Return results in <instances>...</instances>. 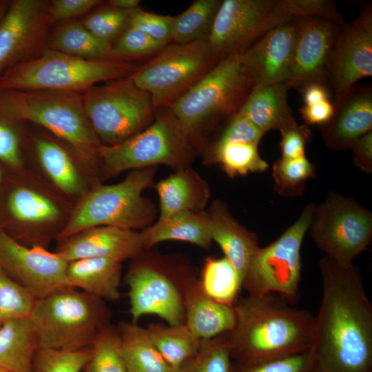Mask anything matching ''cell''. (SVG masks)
<instances>
[{"instance_id": "1", "label": "cell", "mask_w": 372, "mask_h": 372, "mask_svg": "<svg viewBox=\"0 0 372 372\" xmlns=\"http://www.w3.org/2000/svg\"><path fill=\"white\" fill-rule=\"evenodd\" d=\"M309 372H372V306L359 269L324 256Z\"/></svg>"}, {"instance_id": "2", "label": "cell", "mask_w": 372, "mask_h": 372, "mask_svg": "<svg viewBox=\"0 0 372 372\" xmlns=\"http://www.w3.org/2000/svg\"><path fill=\"white\" fill-rule=\"evenodd\" d=\"M236 323L227 333L233 362L254 364L308 351L315 316L275 293L248 295L234 304Z\"/></svg>"}, {"instance_id": "3", "label": "cell", "mask_w": 372, "mask_h": 372, "mask_svg": "<svg viewBox=\"0 0 372 372\" xmlns=\"http://www.w3.org/2000/svg\"><path fill=\"white\" fill-rule=\"evenodd\" d=\"M18 120L40 125L66 141L92 176L101 170L98 154L101 143L79 92L0 89V121Z\"/></svg>"}, {"instance_id": "4", "label": "cell", "mask_w": 372, "mask_h": 372, "mask_svg": "<svg viewBox=\"0 0 372 372\" xmlns=\"http://www.w3.org/2000/svg\"><path fill=\"white\" fill-rule=\"evenodd\" d=\"M155 174L156 167L137 169L118 183L96 185L81 197L58 239L98 226L136 230L152 225L156 209L143 192L154 185Z\"/></svg>"}, {"instance_id": "5", "label": "cell", "mask_w": 372, "mask_h": 372, "mask_svg": "<svg viewBox=\"0 0 372 372\" xmlns=\"http://www.w3.org/2000/svg\"><path fill=\"white\" fill-rule=\"evenodd\" d=\"M30 318L39 348L76 351L110 325L111 311L103 300L67 287L36 299Z\"/></svg>"}, {"instance_id": "6", "label": "cell", "mask_w": 372, "mask_h": 372, "mask_svg": "<svg viewBox=\"0 0 372 372\" xmlns=\"http://www.w3.org/2000/svg\"><path fill=\"white\" fill-rule=\"evenodd\" d=\"M138 67L125 60H93L47 49L6 69L0 89L85 91L96 83L130 76Z\"/></svg>"}, {"instance_id": "7", "label": "cell", "mask_w": 372, "mask_h": 372, "mask_svg": "<svg viewBox=\"0 0 372 372\" xmlns=\"http://www.w3.org/2000/svg\"><path fill=\"white\" fill-rule=\"evenodd\" d=\"M102 174L115 176L126 170L163 164L176 169L189 166L194 144L168 107L157 108L145 129L114 145L98 149Z\"/></svg>"}, {"instance_id": "8", "label": "cell", "mask_w": 372, "mask_h": 372, "mask_svg": "<svg viewBox=\"0 0 372 372\" xmlns=\"http://www.w3.org/2000/svg\"><path fill=\"white\" fill-rule=\"evenodd\" d=\"M242 52L219 61L168 107L194 145L203 125L237 112L255 86L243 64Z\"/></svg>"}, {"instance_id": "9", "label": "cell", "mask_w": 372, "mask_h": 372, "mask_svg": "<svg viewBox=\"0 0 372 372\" xmlns=\"http://www.w3.org/2000/svg\"><path fill=\"white\" fill-rule=\"evenodd\" d=\"M309 14L308 0H224L207 40L219 61L245 51L280 23Z\"/></svg>"}, {"instance_id": "10", "label": "cell", "mask_w": 372, "mask_h": 372, "mask_svg": "<svg viewBox=\"0 0 372 372\" xmlns=\"http://www.w3.org/2000/svg\"><path fill=\"white\" fill-rule=\"evenodd\" d=\"M83 103L97 136L108 145L147 127L156 111L149 94L136 86L130 76L92 86L84 91Z\"/></svg>"}, {"instance_id": "11", "label": "cell", "mask_w": 372, "mask_h": 372, "mask_svg": "<svg viewBox=\"0 0 372 372\" xmlns=\"http://www.w3.org/2000/svg\"><path fill=\"white\" fill-rule=\"evenodd\" d=\"M207 39L167 44L130 77L149 94L156 109L169 107L218 63Z\"/></svg>"}, {"instance_id": "12", "label": "cell", "mask_w": 372, "mask_h": 372, "mask_svg": "<svg viewBox=\"0 0 372 372\" xmlns=\"http://www.w3.org/2000/svg\"><path fill=\"white\" fill-rule=\"evenodd\" d=\"M316 205L307 204L296 221L276 240L259 247L242 279V288L254 296L278 293L292 303L299 296L300 249Z\"/></svg>"}, {"instance_id": "13", "label": "cell", "mask_w": 372, "mask_h": 372, "mask_svg": "<svg viewBox=\"0 0 372 372\" xmlns=\"http://www.w3.org/2000/svg\"><path fill=\"white\" fill-rule=\"evenodd\" d=\"M309 228L326 256L347 267L371 242L372 214L353 199L331 193L316 207Z\"/></svg>"}, {"instance_id": "14", "label": "cell", "mask_w": 372, "mask_h": 372, "mask_svg": "<svg viewBox=\"0 0 372 372\" xmlns=\"http://www.w3.org/2000/svg\"><path fill=\"white\" fill-rule=\"evenodd\" d=\"M134 260L126 275L133 322L143 316L155 315L169 325L185 324L181 282L186 272L143 251Z\"/></svg>"}, {"instance_id": "15", "label": "cell", "mask_w": 372, "mask_h": 372, "mask_svg": "<svg viewBox=\"0 0 372 372\" xmlns=\"http://www.w3.org/2000/svg\"><path fill=\"white\" fill-rule=\"evenodd\" d=\"M68 262L43 247H27L0 230V268L36 299L68 287Z\"/></svg>"}, {"instance_id": "16", "label": "cell", "mask_w": 372, "mask_h": 372, "mask_svg": "<svg viewBox=\"0 0 372 372\" xmlns=\"http://www.w3.org/2000/svg\"><path fill=\"white\" fill-rule=\"evenodd\" d=\"M372 76V7L366 5L338 32L329 63L326 83L335 96L359 80Z\"/></svg>"}, {"instance_id": "17", "label": "cell", "mask_w": 372, "mask_h": 372, "mask_svg": "<svg viewBox=\"0 0 372 372\" xmlns=\"http://www.w3.org/2000/svg\"><path fill=\"white\" fill-rule=\"evenodd\" d=\"M342 25L322 17L296 18L292 61L285 83L289 88L298 89L311 82L326 83L333 45Z\"/></svg>"}, {"instance_id": "18", "label": "cell", "mask_w": 372, "mask_h": 372, "mask_svg": "<svg viewBox=\"0 0 372 372\" xmlns=\"http://www.w3.org/2000/svg\"><path fill=\"white\" fill-rule=\"evenodd\" d=\"M48 1L15 0L0 21V71L28 60L44 41L50 21Z\"/></svg>"}, {"instance_id": "19", "label": "cell", "mask_w": 372, "mask_h": 372, "mask_svg": "<svg viewBox=\"0 0 372 372\" xmlns=\"http://www.w3.org/2000/svg\"><path fill=\"white\" fill-rule=\"evenodd\" d=\"M296 25V18L289 19L269 30L242 52L243 64L255 85L287 81Z\"/></svg>"}, {"instance_id": "20", "label": "cell", "mask_w": 372, "mask_h": 372, "mask_svg": "<svg viewBox=\"0 0 372 372\" xmlns=\"http://www.w3.org/2000/svg\"><path fill=\"white\" fill-rule=\"evenodd\" d=\"M140 233L115 226H98L61 240L57 252L68 262L90 258L123 262L143 251Z\"/></svg>"}, {"instance_id": "21", "label": "cell", "mask_w": 372, "mask_h": 372, "mask_svg": "<svg viewBox=\"0 0 372 372\" xmlns=\"http://www.w3.org/2000/svg\"><path fill=\"white\" fill-rule=\"evenodd\" d=\"M333 114L320 126L323 140L329 148L345 149L362 136L372 131L371 85H353L335 96Z\"/></svg>"}, {"instance_id": "22", "label": "cell", "mask_w": 372, "mask_h": 372, "mask_svg": "<svg viewBox=\"0 0 372 372\" xmlns=\"http://www.w3.org/2000/svg\"><path fill=\"white\" fill-rule=\"evenodd\" d=\"M185 324L199 339L230 331L236 323L234 305L220 303L203 290L199 279L185 273L181 282Z\"/></svg>"}, {"instance_id": "23", "label": "cell", "mask_w": 372, "mask_h": 372, "mask_svg": "<svg viewBox=\"0 0 372 372\" xmlns=\"http://www.w3.org/2000/svg\"><path fill=\"white\" fill-rule=\"evenodd\" d=\"M206 213L212 241L219 245L242 281L253 256L260 247L258 237L232 216L223 202L213 201Z\"/></svg>"}, {"instance_id": "24", "label": "cell", "mask_w": 372, "mask_h": 372, "mask_svg": "<svg viewBox=\"0 0 372 372\" xmlns=\"http://www.w3.org/2000/svg\"><path fill=\"white\" fill-rule=\"evenodd\" d=\"M156 189L160 205L158 218L186 211H201L210 196L207 182L189 166L176 169L160 180Z\"/></svg>"}, {"instance_id": "25", "label": "cell", "mask_w": 372, "mask_h": 372, "mask_svg": "<svg viewBox=\"0 0 372 372\" xmlns=\"http://www.w3.org/2000/svg\"><path fill=\"white\" fill-rule=\"evenodd\" d=\"M122 262L103 258H90L69 262L67 285L104 301L120 298Z\"/></svg>"}, {"instance_id": "26", "label": "cell", "mask_w": 372, "mask_h": 372, "mask_svg": "<svg viewBox=\"0 0 372 372\" xmlns=\"http://www.w3.org/2000/svg\"><path fill=\"white\" fill-rule=\"evenodd\" d=\"M143 249L168 240L183 241L208 249L212 240L206 211H182L158 218L140 233Z\"/></svg>"}, {"instance_id": "27", "label": "cell", "mask_w": 372, "mask_h": 372, "mask_svg": "<svg viewBox=\"0 0 372 372\" xmlns=\"http://www.w3.org/2000/svg\"><path fill=\"white\" fill-rule=\"evenodd\" d=\"M289 87L284 83L255 85L238 110L264 134L279 130L294 119L287 101Z\"/></svg>"}, {"instance_id": "28", "label": "cell", "mask_w": 372, "mask_h": 372, "mask_svg": "<svg viewBox=\"0 0 372 372\" xmlns=\"http://www.w3.org/2000/svg\"><path fill=\"white\" fill-rule=\"evenodd\" d=\"M39 349L37 333L30 316L10 320L0 327V370L32 372Z\"/></svg>"}, {"instance_id": "29", "label": "cell", "mask_w": 372, "mask_h": 372, "mask_svg": "<svg viewBox=\"0 0 372 372\" xmlns=\"http://www.w3.org/2000/svg\"><path fill=\"white\" fill-rule=\"evenodd\" d=\"M128 372H174L162 357L146 328L121 322L118 327Z\"/></svg>"}, {"instance_id": "30", "label": "cell", "mask_w": 372, "mask_h": 372, "mask_svg": "<svg viewBox=\"0 0 372 372\" xmlns=\"http://www.w3.org/2000/svg\"><path fill=\"white\" fill-rule=\"evenodd\" d=\"M49 49L86 59H118L112 43L101 39L83 24L72 22L57 27L48 39Z\"/></svg>"}, {"instance_id": "31", "label": "cell", "mask_w": 372, "mask_h": 372, "mask_svg": "<svg viewBox=\"0 0 372 372\" xmlns=\"http://www.w3.org/2000/svg\"><path fill=\"white\" fill-rule=\"evenodd\" d=\"M38 159L45 173L63 192L83 196L85 183L68 153L59 144L48 139L36 143Z\"/></svg>"}, {"instance_id": "32", "label": "cell", "mask_w": 372, "mask_h": 372, "mask_svg": "<svg viewBox=\"0 0 372 372\" xmlns=\"http://www.w3.org/2000/svg\"><path fill=\"white\" fill-rule=\"evenodd\" d=\"M146 329L155 347L174 372L198 351L202 341L185 324L169 325L152 322Z\"/></svg>"}, {"instance_id": "33", "label": "cell", "mask_w": 372, "mask_h": 372, "mask_svg": "<svg viewBox=\"0 0 372 372\" xmlns=\"http://www.w3.org/2000/svg\"><path fill=\"white\" fill-rule=\"evenodd\" d=\"M204 291L214 300L234 305L242 289V281L230 261L223 258L207 257L200 279Z\"/></svg>"}, {"instance_id": "34", "label": "cell", "mask_w": 372, "mask_h": 372, "mask_svg": "<svg viewBox=\"0 0 372 372\" xmlns=\"http://www.w3.org/2000/svg\"><path fill=\"white\" fill-rule=\"evenodd\" d=\"M258 145L217 141L211 149L209 159L219 164L229 177L263 172L269 165L260 156Z\"/></svg>"}, {"instance_id": "35", "label": "cell", "mask_w": 372, "mask_h": 372, "mask_svg": "<svg viewBox=\"0 0 372 372\" xmlns=\"http://www.w3.org/2000/svg\"><path fill=\"white\" fill-rule=\"evenodd\" d=\"M222 0H196L174 17L171 41L187 43L207 39Z\"/></svg>"}, {"instance_id": "36", "label": "cell", "mask_w": 372, "mask_h": 372, "mask_svg": "<svg viewBox=\"0 0 372 372\" xmlns=\"http://www.w3.org/2000/svg\"><path fill=\"white\" fill-rule=\"evenodd\" d=\"M8 208L13 218L28 224H46L57 220L58 206L48 197L32 189L19 187L8 199Z\"/></svg>"}, {"instance_id": "37", "label": "cell", "mask_w": 372, "mask_h": 372, "mask_svg": "<svg viewBox=\"0 0 372 372\" xmlns=\"http://www.w3.org/2000/svg\"><path fill=\"white\" fill-rule=\"evenodd\" d=\"M90 358L83 372H128L117 327L103 329L90 347Z\"/></svg>"}, {"instance_id": "38", "label": "cell", "mask_w": 372, "mask_h": 372, "mask_svg": "<svg viewBox=\"0 0 372 372\" xmlns=\"http://www.w3.org/2000/svg\"><path fill=\"white\" fill-rule=\"evenodd\" d=\"M175 372H233L227 333L203 340L198 351Z\"/></svg>"}, {"instance_id": "39", "label": "cell", "mask_w": 372, "mask_h": 372, "mask_svg": "<svg viewBox=\"0 0 372 372\" xmlns=\"http://www.w3.org/2000/svg\"><path fill=\"white\" fill-rule=\"evenodd\" d=\"M35 300L0 268V327L10 320L30 316Z\"/></svg>"}, {"instance_id": "40", "label": "cell", "mask_w": 372, "mask_h": 372, "mask_svg": "<svg viewBox=\"0 0 372 372\" xmlns=\"http://www.w3.org/2000/svg\"><path fill=\"white\" fill-rule=\"evenodd\" d=\"M90 354V347L76 351L39 348L32 372H82Z\"/></svg>"}, {"instance_id": "41", "label": "cell", "mask_w": 372, "mask_h": 372, "mask_svg": "<svg viewBox=\"0 0 372 372\" xmlns=\"http://www.w3.org/2000/svg\"><path fill=\"white\" fill-rule=\"evenodd\" d=\"M314 174V166L305 156L280 158L273 166L275 186L282 194H292V192L299 191L304 183Z\"/></svg>"}, {"instance_id": "42", "label": "cell", "mask_w": 372, "mask_h": 372, "mask_svg": "<svg viewBox=\"0 0 372 372\" xmlns=\"http://www.w3.org/2000/svg\"><path fill=\"white\" fill-rule=\"evenodd\" d=\"M130 12L110 6L87 17L83 25L98 38L112 43L129 27Z\"/></svg>"}, {"instance_id": "43", "label": "cell", "mask_w": 372, "mask_h": 372, "mask_svg": "<svg viewBox=\"0 0 372 372\" xmlns=\"http://www.w3.org/2000/svg\"><path fill=\"white\" fill-rule=\"evenodd\" d=\"M167 44L152 39L145 33L128 27L112 42L113 50L118 59L138 57L156 54Z\"/></svg>"}, {"instance_id": "44", "label": "cell", "mask_w": 372, "mask_h": 372, "mask_svg": "<svg viewBox=\"0 0 372 372\" xmlns=\"http://www.w3.org/2000/svg\"><path fill=\"white\" fill-rule=\"evenodd\" d=\"M174 21V17L157 14L138 8L130 12L129 26L154 39L169 43Z\"/></svg>"}, {"instance_id": "45", "label": "cell", "mask_w": 372, "mask_h": 372, "mask_svg": "<svg viewBox=\"0 0 372 372\" xmlns=\"http://www.w3.org/2000/svg\"><path fill=\"white\" fill-rule=\"evenodd\" d=\"M309 349L288 357L254 364H238L233 362V372H309Z\"/></svg>"}, {"instance_id": "46", "label": "cell", "mask_w": 372, "mask_h": 372, "mask_svg": "<svg viewBox=\"0 0 372 372\" xmlns=\"http://www.w3.org/2000/svg\"><path fill=\"white\" fill-rule=\"evenodd\" d=\"M279 130L281 134V158H296L305 156V147L311 136L306 124L299 125L294 118Z\"/></svg>"}, {"instance_id": "47", "label": "cell", "mask_w": 372, "mask_h": 372, "mask_svg": "<svg viewBox=\"0 0 372 372\" xmlns=\"http://www.w3.org/2000/svg\"><path fill=\"white\" fill-rule=\"evenodd\" d=\"M264 133L238 111L230 121L218 141L242 142L258 145Z\"/></svg>"}, {"instance_id": "48", "label": "cell", "mask_w": 372, "mask_h": 372, "mask_svg": "<svg viewBox=\"0 0 372 372\" xmlns=\"http://www.w3.org/2000/svg\"><path fill=\"white\" fill-rule=\"evenodd\" d=\"M101 3L99 0H54L50 2L49 14L52 23L76 17L91 10Z\"/></svg>"}, {"instance_id": "49", "label": "cell", "mask_w": 372, "mask_h": 372, "mask_svg": "<svg viewBox=\"0 0 372 372\" xmlns=\"http://www.w3.org/2000/svg\"><path fill=\"white\" fill-rule=\"evenodd\" d=\"M0 161L13 168L22 165L18 136L10 123L1 121Z\"/></svg>"}, {"instance_id": "50", "label": "cell", "mask_w": 372, "mask_h": 372, "mask_svg": "<svg viewBox=\"0 0 372 372\" xmlns=\"http://www.w3.org/2000/svg\"><path fill=\"white\" fill-rule=\"evenodd\" d=\"M354 164L362 171L372 169V131L359 138L351 147Z\"/></svg>"}, {"instance_id": "51", "label": "cell", "mask_w": 372, "mask_h": 372, "mask_svg": "<svg viewBox=\"0 0 372 372\" xmlns=\"http://www.w3.org/2000/svg\"><path fill=\"white\" fill-rule=\"evenodd\" d=\"M333 105L331 101H324L311 105H303L300 109V114L306 125L326 124L333 114Z\"/></svg>"}, {"instance_id": "52", "label": "cell", "mask_w": 372, "mask_h": 372, "mask_svg": "<svg viewBox=\"0 0 372 372\" xmlns=\"http://www.w3.org/2000/svg\"><path fill=\"white\" fill-rule=\"evenodd\" d=\"M298 90L302 96L304 105H311L330 101V90L327 83H307L298 87Z\"/></svg>"}, {"instance_id": "53", "label": "cell", "mask_w": 372, "mask_h": 372, "mask_svg": "<svg viewBox=\"0 0 372 372\" xmlns=\"http://www.w3.org/2000/svg\"><path fill=\"white\" fill-rule=\"evenodd\" d=\"M140 2L139 0H110L108 3L113 8L130 12L138 8Z\"/></svg>"}, {"instance_id": "54", "label": "cell", "mask_w": 372, "mask_h": 372, "mask_svg": "<svg viewBox=\"0 0 372 372\" xmlns=\"http://www.w3.org/2000/svg\"><path fill=\"white\" fill-rule=\"evenodd\" d=\"M10 4V1L0 0V21L6 12Z\"/></svg>"}, {"instance_id": "55", "label": "cell", "mask_w": 372, "mask_h": 372, "mask_svg": "<svg viewBox=\"0 0 372 372\" xmlns=\"http://www.w3.org/2000/svg\"><path fill=\"white\" fill-rule=\"evenodd\" d=\"M0 372H7V371H1V370H0Z\"/></svg>"}, {"instance_id": "56", "label": "cell", "mask_w": 372, "mask_h": 372, "mask_svg": "<svg viewBox=\"0 0 372 372\" xmlns=\"http://www.w3.org/2000/svg\"><path fill=\"white\" fill-rule=\"evenodd\" d=\"M0 182H1V171H0ZM1 230V229H0Z\"/></svg>"}, {"instance_id": "57", "label": "cell", "mask_w": 372, "mask_h": 372, "mask_svg": "<svg viewBox=\"0 0 372 372\" xmlns=\"http://www.w3.org/2000/svg\"><path fill=\"white\" fill-rule=\"evenodd\" d=\"M83 372V371H82Z\"/></svg>"}]
</instances>
